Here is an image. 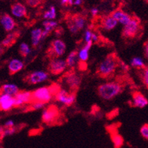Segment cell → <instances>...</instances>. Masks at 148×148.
Returning a JSON list of instances; mask_svg holds the SVG:
<instances>
[{
  "label": "cell",
  "mask_w": 148,
  "mask_h": 148,
  "mask_svg": "<svg viewBox=\"0 0 148 148\" xmlns=\"http://www.w3.org/2000/svg\"><path fill=\"white\" fill-rule=\"evenodd\" d=\"M60 89L57 86L51 85L49 87H40L32 92L33 101H40V102H50L55 97L56 93Z\"/></svg>",
  "instance_id": "3957f363"
},
{
  "label": "cell",
  "mask_w": 148,
  "mask_h": 148,
  "mask_svg": "<svg viewBox=\"0 0 148 148\" xmlns=\"http://www.w3.org/2000/svg\"><path fill=\"white\" fill-rule=\"evenodd\" d=\"M82 2L83 0H74V5L79 6V5H81L82 4Z\"/></svg>",
  "instance_id": "ee69618b"
},
{
  "label": "cell",
  "mask_w": 148,
  "mask_h": 148,
  "mask_svg": "<svg viewBox=\"0 0 148 148\" xmlns=\"http://www.w3.org/2000/svg\"><path fill=\"white\" fill-rule=\"evenodd\" d=\"M141 30V21L137 17H133L127 25H124L121 36L125 39H133L139 34Z\"/></svg>",
  "instance_id": "277c9868"
},
{
  "label": "cell",
  "mask_w": 148,
  "mask_h": 148,
  "mask_svg": "<svg viewBox=\"0 0 148 148\" xmlns=\"http://www.w3.org/2000/svg\"><path fill=\"white\" fill-rule=\"evenodd\" d=\"M140 134L141 137L148 141V124L142 125L140 128Z\"/></svg>",
  "instance_id": "d6a6232c"
},
{
  "label": "cell",
  "mask_w": 148,
  "mask_h": 148,
  "mask_svg": "<svg viewBox=\"0 0 148 148\" xmlns=\"http://www.w3.org/2000/svg\"><path fill=\"white\" fill-rule=\"evenodd\" d=\"M42 0H26V3L31 8H36L42 3Z\"/></svg>",
  "instance_id": "d590c367"
},
{
  "label": "cell",
  "mask_w": 148,
  "mask_h": 148,
  "mask_svg": "<svg viewBox=\"0 0 148 148\" xmlns=\"http://www.w3.org/2000/svg\"><path fill=\"white\" fill-rule=\"evenodd\" d=\"M15 107V99L14 96L5 94L2 92L0 95V110L4 111L10 110Z\"/></svg>",
  "instance_id": "4fadbf2b"
},
{
  "label": "cell",
  "mask_w": 148,
  "mask_h": 148,
  "mask_svg": "<svg viewBox=\"0 0 148 148\" xmlns=\"http://www.w3.org/2000/svg\"><path fill=\"white\" fill-rule=\"evenodd\" d=\"M119 68L121 69V71H122L123 72H128V71L130 70V66L127 64L125 62L121 60H119Z\"/></svg>",
  "instance_id": "e575fe53"
},
{
  "label": "cell",
  "mask_w": 148,
  "mask_h": 148,
  "mask_svg": "<svg viewBox=\"0 0 148 148\" xmlns=\"http://www.w3.org/2000/svg\"><path fill=\"white\" fill-rule=\"evenodd\" d=\"M50 76L48 71H35L30 73L25 78V82L29 84H38L47 81Z\"/></svg>",
  "instance_id": "30bf717a"
},
{
  "label": "cell",
  "mask_w": 148,
  "mask_h": 148,
  "mask_svg": "<svg viewBox=\"0 0 148 148\" xmlns=\"http://www.w3.org/2000/svg\"><path fill=\"white\" fill-rule=\"evenodd\" d=\"M140 78L144 86L148 89V66H146L145 68L141 70Z\"/></svg>",
  "instance_id": "f546056e"
},
{
  "label": "cell",
  "mask_w": 148,
  "mask_h": 148,
  "mask_svg": "<svg viewBox=\"0 0 148 148\" xmlns=\"http://www.w3.org/2000/svg\"><path fill=\"white\" fill-rule=\"evenodd\" d=\"M110 15L118 22V23L121 24L123 26L127 25L130 21L131 20V18H133V16H131L126 12L123 11L122 10H115Z\"/></svg>",
  "instance_id": "9a60e30c"
},
{
  "label": "cell",
  "mask_w": 148,
  "mask_h": 148,
  "mask_svg": "<svg viewBox=\"0 0 148 148\" xmlns=\"http://www.w3.org/2000/svg\"><path fill=\"white\" fill-rule=\"evenodd\" d=\"M14 126H15V125H14V122L13 120H8V121H7L5 123V125H4L5 128L14 127Z\"/></svg>",
  "instance_id": "74e56055"
},
{
  "label": "cell",
  "mask_w": 148,
  "mask_h": 148,
  "mask_svg": "<svg viewBox=\"0 0 148 148\" xmlns=\"http://www.w3.org/2000/svg\"><path fill=\"white\" fill-rule=\"evenodd\" d=\"M68 21H70L79 31L84 29V27L86 25V18L81 14L74 15Z\"/></svg>",
  "instance_id": "7402d4cb"
},
{
  "label": "cell",
  "mask_w": 148,
  "mask_h": 148,
  "mask_svg": "<svg viewBox=\"0 0 148 148\" xmlns=\"http://www.w3.org/2000/svg\"><path fill=\"white\" fill-rule=\"evenodd\" d=\"M130 65L133 68L138 70H142L146 67L144 59L139 56H135L132 58L130 62Z\"/></svg>",
  "instance_id": "484cf974"
},
{
  "label": "cell",
  "mask_w": 148,
  "mask_h": 148,
  "mask_svg": "<svg viewBox=\"0 0 148 148\" xmlns=\"http://www.w3.org/2000/svg\"><path fill=\"white\" fill-rule=\"evenodd\" d=\"M16 132V128L15 127H8V128L5 127L3 132L0 134V137H1V138H5V137L10 136L14 135Z\"/></svg>",
  "instance_id": "4dcf8cb0"
},
{
  "label": "cell",
  "mask_w": 148,
  "mask_h": 148,
  "mask_svg": "<svg viewBox=\"0 0 148 148\" xmlns=\"http://www.w3.org/2000/svg\"><path fill=\"white\" fill-rule=\"evenodd\" d=\"M0 24L6 32H12L16 27L15 20L8 14H4L0 16Z\"/></svg>",
  "instance_id": "5bb4252c"
},
{
  "label": "cell",
  "mask_w": 148,
  "mask_h": 148,
  "mask_svg": "<svg viewBox=\"0 0 148 148\" xmlns=\"http://www.w3.org/2000/svg\"><path fill=\"white\" fill-rule=\"evenodd\" d=\"M54 31H55L56 36H57V37L60 36L62 35V33H63L62 29V28H59V27H58L56 29V30H54Z\"/></svg>",
  "instance_id": "60d3db41"
},
{
  "label": "cell",
  "mask_w": 148,
  "mask_h": 148,
  "mask_svg": "<svg viewBox=\"0 0 148 148\" xmlns=\"http://www.w3.org/2000/svg\"><path fill=\"white\" fill-rule=\"evenodd\" d=\"M145 1L147 2V3H148V0H145Z\"/></svg>",
  "instance_id": "bcb514c9"
},
{
  "label": "cell",
  "mask_w": 148,
  "mask_h": 148,
  "mask_svg": "<svg viewBox=\"0 0 148 148\" xmlns=\"http://www.w3.org/2000/svg\"><path fill=\"white\" fill-rule=\"evenodd\" d=\"M92 44H93L92 42L85 43L84 45L79 50V51H78L79 60L81 63H86V62H88V59H89L90 50L92 47Z\"/></svg>",
  "instance_id": "ac0fdd59"
},
{
  "label": "cell",
  "mask_w": 148,
  "mask_h": 148,
  "mask_svg": "<svg viewBox=\"0 0 148 148\" xmlns=\"http://www.w3.org/2000/svg\"><path fill=\"white\" fill-rule=\"evenodd\" d=\"M123 88L122 83L119 81L105 82L98 87V95L104 101H110L121 94Z\"/></svg>",
  "instance_id": "7a4b0ae2"
},
{
  "label": "cell",
  "mask_w": 148,
  "mask_h": 148,
  "mask_svg": "<svg viewBox=\"0 0 148 148\" xmlns=\"http://www.w3.org/2000/svg\"><path fill=\"white\" fill-rule=\"evenodd\" d=\"M63 82L64 83L69 91L75 92L79 88L82 83L81 76L74 71H70L63 76Z\"/></svg>",
  "instance_id": "52a82bcc"
},
{
  "label": "cell",
  "mask_w": 148,
  "mask_h": 148,
  "mask_svg": "<svg viewBox=\"0 0 148 148\" xmlns=\"http://www.w3.org/2000/svg\"><path fill=\"white\" fill-rule=\"evenodd\" d=\"M5 47L2 45V43H0V56H2L4 53V52H5Z\"/></svg>",
  "instance_id": "7bdbcfd3"
},
{
  "label": "cell",
  "mask_w": 148,
  "mask_h": 148,
  "mask_svg": "<svg viewBox=\"0 0 148 148\" xmlns=\"http://www.w3.org/2000/svg\"><path fill=\"white\" fill-rule=\"evenodd\" d=\"M4 129H5V128H4V127H2V126H1V125H0V134H1L2 132H3Z\"/></svg>",
  "instance_id": "f6af8a7d"
},
{
  "label": "cell",
  "mask_w": 148,
  "mask_h": 148,
  "mask_svg": "<svg viewBox=\"0 0 148 148\" xmlns=\"http://www.w3.org/2000/svg\"><path fill=\"white\" fill-rule=\"evenodd\" d=\"M25 67V63L23 61L20 60L18 59H13L9 62L8 68L9 73L10 75L18 73L19 71H22Z\"/></svg>",
  "instance_id": "e0dca14e"
},
{
  "label": "cell",
  "mask_w": 148,
  "mask_h": 148,
  "mask_svg": "<svg viewBox=\"0 0 148 148\" xmlns=\"http://www.w3.org/2000/svg\"><path fill=\"white\" fill-rule=\"evenodd\" d=\"M67 68L65 59L62 58H53L47 64V71L50 74L57 76L64 73Z\"/></svg>",
  "instance_id": "8992f818"
},
{
  "label": "cell",
  "mask_w": 148,
  "mask_h": 148,
  "mask_svg": "<svg viewBox=\"0 0 148 148\" xmlns=\"http://www.w3.org/2000/svg\"><path fill=\"white\" fill-rule=\"evenodd\" d=\"M118 25V22L111 15L104 16L101 20L100 25L105 31H111L115 29Z\"/></svg>",
  "instance_id": "2e32d148"
},
{
  "label": "cell",
  "mask_w": 148,
  "mask_h": 148,
  "mask_svg": "<svg viewBox=\"0 0 148 148\" xmlns=\"http://www.w3.org/2000/svg\"><path fill=\"white\" fill-rule=\"evenodd\" d=\"M43 25V33H42V40L48 36L51 32L58 27V23L53 20H45L42 23Z\"/></svg>",
  "instance_id": "ffe728a7"
},
{
  "label": "cell",
  "mask_w": 148,
  "mask_h": 148,
  "mask_svg": "<svg viewBox=\"0 0 148 148\" xmlns=\"http://www.w3.org/2000/svg\"><path fill=\"white\" fill-rule=\"evenodd\" d=\"M66 62H67V67H69L71 69H73L79 64V56H78V51H72L69 53L66 58Z\"/></svg>",
  "instance_id": "603a6c76"
},
{
  "label": "cell",
  "mask_w": 148,
  "mask_h": 148,
  "mask_svg": "<svg viewBox=\"0 0 148 148\" xmlns=\"http://www.w3.org/2000/svg\"><path fill=\"white\" fill-rule=\"evenodd\" d=\"M42 33H43V30L38 27L31 30L30 39H31V45L34 47H37L40 44L41 41L42 40Z\"/></svg>",
  "instance_id": "44dd1931"
},
{
  "label": "cell",
  "mask_w": 148,
  "mask_h": 148,
  "mask_svg": "<svg viewBox=\"0 0 148 148\" xmlns=\"http://www.w3.org/2000/svg\"><path fill=\"white\" fill-rule=\"evenodd\" d=\"M15 107H21L24 104L33 102V93L30 91H19L14 96Z\"/></svg>",
  "instance_id": "8fae6325"
},
{
  "label": "cell",
  "mask_w": 148,
  "mask_h": 148,
  "mask_svg": "<svg viewBox=\"0 0 148 148\" xmlns=\"http://www.w3.org/2000/svg\"><path fill=\"white\" fill-rule=\"evenodd\" d=\"M92 30H91L90 29H87L85 30L84 34V40L85 43H88V42H92Z\"/></svg>",
  "instance_id": "836d02e7"
},
{
  "label": "cell",
  "mask_w": 148,
  "mask_h": 148,
  "mask_svg": "<svg viewBox=\"0 0 148 148\" xmlns=\"http://www.w3.org/2000/svg\"><path fill=\"white\" fill-rule=\"evenodd\" d=\"M56 100L65 107H70L76 101L75 92L69 91L64 88H60L55 95Z\"/></svg>",
  "instance_id": "ba28073f"
},
{
  "label": "cell",
  "mask_w": 148,
  "mask_h": 148,
  "mask_svg": "<svg viewBox=\"0 0 148 148\" xmlns=\"http://www.w3.org/2000/svg\"><path fill=\"white\" fill-rule=\"evenodd\" d=\"M61 4L62 5H74V0H61Z\"/></svg>",
  "instance_id": "8d00e7d4"
},
{
  "label": "cell",
  "mask_w": 148,
  "mask_h": 148,
  "mask_svg": "<svg viewBox=\"0 0 148 148\" xmlns=\"http://www.w3.org/2000/svg\"><path fill=\"white\" fill-rule=\"evenodd\" d=\"M144 53H145V57L148 60V42H147L146 44L145 45V47H144Z\"/></svg>",
  "instance_id": "b9f144b4"
},
{
  "label": "cell",
  "mask_w": 148,
  "mask_h": 148,
  "mask_svg": "<svg viewBox=\"0 0 148 148\" xmlns=\"http://www.w3.org/2000/svg\"><path fill=\"white\" fill-rule=\"evenodd\" d=\"M114 148H121L124 145V139L118 133H114L111 136Z\"/></svg>",
  "instance_id": "83f0119b"
},
{
  "label": "cell",
  "mask_w": 148,
  "mask_h": 148,
  "mask_svg": "<svg viewBox=\"0 0 148 148\" xmlns=\"http://www.w3.org/2000/svg\"><path fill=\"white\" fill-rule=\"evenodd\" d=\"M2 91L5 94L15 96L19 92V88L16 84L13 83H7L2 86Z\"/></svg>",
  "instance_id": "d4e9b609"
},
{
  "label": "cell",
  "mask_w": 148,
  "mask_h": 148,
  "mask_svg": "<svg viewBox=\"0 0 148 148\" xmlns=\"http://www.w3.org/2000/svg\"><path fill=\"white\" fill-rule=\"evenodd\" d=\"M43 18L45 20H54L56 18V10L54 6H51L48 10L45 12Z\"/></svg>",
  "instance_id": "f1b7e54d"
},
{
  "label": "cell",
  "mask_w": 148,
  "mask_h": 148,
  "mask_svg": "<svg viewBox=\"0 0 148 148\" xmlns=\"http://www.w3.org/2000/svg\"><path fill=\"white\" fill-rule=\"evenodd\" d=\"M11 13L16 18H23L27 16V10L23 4L17 2L11 6Z\"/></svg>",
  "instance_id": "d6986e66"
},
{
  "label": "cell",
  "mask_w": 148,
  "mask_h": 148,
  "mask_svg": "<svg viewBox=\"0 0 148 148\" xmlns=\"http://www.w3.org/2000/svg\"><path fill=\"white\" fill-rule=\"evenodd\" d=\"M18 36V33L17 32H10L8 33L5 39L2 41V45L5 47V48H8L11 47L16 42L17 38Z\"/></svg>",
  "instance_id": "cb8c5ba5"
},
{
  "label": "cell",
  "mask_w": 148,
  "mask_h": 148,
  "mask_svg": "<svg viewBox=\"0 0 148 148\" xmlns=\"http://www.w3.org/2000/svg\"><path fill=\"white\" fill-rule=\"evenodd\" d=\"M18 51L22 57H27L31 53V49L29 45L27 44L26 42H22L19 45Z\"/></svg>",
  "instance_id": "4316f807"
},
{
  "label": "cell",
  "mask_w": 148,
  "mask_h": 148,
  "mask_svg": "<svg viewBox=\"0 0 148 148\" xmlns=\"http://www.w3.org/2000/svg\"><path fill=\"white\" fill-rule=\"evenodd\" d=\"M99 9L97 8L94 7L90 9V14L92 16H96L99 14Z\"/></svg>",
  "instance_id": "ab89813d"
},
{
  "label": "cell",
  "mask_w": 148,
  "mask_h": 148,
  "mask_svg": "<svg viewBox=\"0 0 148 148\" xmlns=\"http://www.w3.org/2000/svg\"><path fill=\"white\" fill-rule=\"evenodd\" d=\"M92 41L93 43H96V42H99V36L97 34H96V33L92 32Z\"/></svg>",
  "instance_id": "f35d334b"
},
{
  "label": "cell",
  "mask_w": 148,
  "mask_h": 148,
  "mask_svg": "<svg viewBox=\"0 0 148 148\" xmlns=\"http://www.w3.org/2000/svg\"><path fill=\"white\" fill-rule=\"evenodd\" d=\"M59 116V111L54 105H49L43 109L42 113V122L47 125H51L57 121Z\"/></svg>",
  "instance_id": "9c48e42d"
},
{
  "label": "cell",
  "mask_w": 148,
  "mask_h": 148,
  "mask_svg": "<svg viewBox=\"0 0 148 148\" xmlns=\"http://www.w3.org/2000/svg\"><path fill=\"white\" fill-rule=\"evenodd\" d=\"M131 104L137 108H144L148 105V99L139 91H134L132 94Z\"/></svg>",
  "instance_id": "7c38bea8"
},
{
  "label": "cell",
  "mask_w": 148,
  "mask_h": 148,
  "mask_svg": "<svg viewBox=\"0 0 148 148\" xmlns=\"http://www.w3.org/2000/svg\"><path fill=\"white\" fill-rule=\"evenodd\" d=\"M31 104V109L34 110H43L46 106L45 103L40 102V101H33Z\"/></svg>",
  "instance_id": "1f68e13d"
},
{
  "label": "cell",
  "mask_w": 148,
  "mask_h": 148,
  "mask_svg": "<svg viewBox=\"0 0 148 148\" xmlns=\"http://www.w3.org/2000/svg\"><path fill=\"white\" fill-rule=\"evenodd\" d=\"M119 59L115 53H110L104 58L99 64L96 73L100 78L110 79L119 68Z\"/></svg>",
  "instance_id": "6da1fadb"
},
{
  "label": "cell",
  "mask_w": 148,
  "mask_h": 148,
  "mask_svg": "<svg viewBox=\"0 0 148 148\" xmlns=\"http://www.w3.org/2000/svg\"><path fill=\"white\" fill-rule=\"evenodd\" d=\"M67 50L65 42L60 39H56L51 42L47 53L51 59L61 58L64 55Z\"/></svg>",
  "instance_id": "5b68a950"
}]
</instances>
